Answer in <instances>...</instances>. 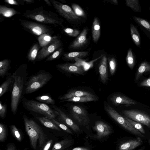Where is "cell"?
I'll return each instance as SVG.
<instances>
[{"label":"cell","instance_id":"e575fe53","mask_svg":"<svg viewBox=\"0 0 150 150\" xmlns=\"http://www.w3.org/2000/svg\"><path fill=\"white\" fill-rule=\"evenodd\" d=\"M35 99L41 103L48 104H54L55 101L50 96L47 95H42L36 97Z\"/></svg>","mask_w":150,"mask_h":150},{"label":"cell","instance_id":"6da1fadb","mask_svg":"<svg viewBox=\"0 0 150 150\" xmlns=\"http://www.w3.org/2000/svg\"><path fill=\"white\" fill-rule=\"evenodd\" d=\"M27 66L26 64L21 65L11 75L14 79L11 95V111L16 114L27 81Z\"/></svg>","mask_w":150,"mask_h":150},{"label":"cell","instance_id":"f5cc1de1","mask_svg":"<svg viewBox=\"0 0 150 150\" xmlns=\"http://www.w3.org/2000/svg\"><path fill=\"white\" fill-rule=\"evenodd\" d=\"M44 1L46 4L49 6H52V4L50 0H44Z\"/></svg>","mask_w":150,"mask_h":150},{"label":"cell","instance_id":"b9f144b4","mask_svg":"<svg viewBox=\"0 0 150 150\" xmlns=\"http://www.w3.org/2000/svg\"><path fill=\"white\" fill-rule=\"evenodd\" d=\"M63 31L69 35L73 37L77 36L80 33L79 30L70 28H64L63 29Z\"/></svg>","mask_w":150,"mask_h":150},{"label":"cell","instance_id":"f1b7e54d","mask_svg":"<svg viewBox=\"0 0 150 150\" xmlns=\"http://www.w3.org/2000/svg\"><path fill=\"white\" fill-rule=\"evenodd\" d=\"M36 118L45 127L53 129L60 130L59 128L48 118L45 117H36Z\"/></svg>","mask_w":150,"mask_h":150},{"label":"cell","instance_id":"ee69618b","mask_svg":"<svg viewBox=\"0 0 150 150\" xmlns=\"http://www.w3.org/2000/svg\"><path fill=\"white\" fill-rule=\"evenodd\" d=\"M6 136V130L4 125L2 123L0 124V141L2 142L5 140Z\"/></svg>","mask_w":150,"mask_h":150},{"label":"cell","instance_id":"f907efd6","mask_svg":"<svg viewBox=\"0 0 150 150\" xmlns=\"http://www.w3.org/2000/svg\"><path fill=\"white\" fill-rule=\"evenodd\" d=\"M7 150H16L15 146L13 144H10L8 145Z\"/></svg>","mask_w":150,"mask_h":150},{"label":"cell","instance_id":"d590c367","mask_svg":"<svg viewBox=\"0 0 150 150\" xmlns=\"http://www.w3.org/2000/svg\"><path fill=\"white\" fill-rule=\"evenodd\" d=\"M126 59L128 67L131 69H132L134 65L135 59L132 49H129Z\"/></svg>","mask_w":150,"mask_h":150},{"label":"cell","instance_id":"e0dca14e","mask_svg":"<svg viewBox=\"0 0 150 150\" xmlns=\"http://www.w3.org/2000/svg\"><path fill=\"white\" fill-rule=\"evenodd\" d=\"M88 30L84 28L75 40L71 44L69 48H78L83 46L87 42L86 36Z\"/></svg>","mask_w":150,"mask_h":150},{"label":"cell","instance_id":"60d3db41","mask_svg":"<svg viewBox=\"0 0 150 150\" xmlns=\"http://www.w3.org/2000/svg\"><path fill=\"white\" fill-rule=\"evenodd\" d=\"M11 128L12 133L14 137L18 141H21L22 139L21 135L17 127L14 125H12Z\"/></svg>","mask_w":150,"mask_h":150},{"label":"cell","instance_id":"30bf717a","mask_svg":"<svg viewBox=\"0 0 150 150\" xmlns=\"http://www.w3.org/2000/svg\"><path fill=\"white\" fill-rule=\"evenodd\" d=\"M71 112L73 118L81 125H88L89 118L88 113L83 107L74 105L71 106Z\"/></svg>","mask_w":150,"mask_h":150},{"label":"cell","instance_id":"681fc988","mask_svg":"<svg viewBox=\"0 0 150 150\" xmlns=\"http://www.w3.org/2000/svg\"><path fill=\"white\" fill-rule=\"evenodd\" d=\"M71 150H90V149L86 147H76L73 148Z\"/></svg>","mask_w":150,"mask_h":150},{"label":"cell","instance_id":"ba28073f","mask_svg":"<svg viewBox=\"0 0 150 150\" xmlns=\"http://www.w3.org/2000/svg\"><path fill=\"white\" fill-rule=\"evenodd\" d=\"M54 8L60 15L68 21H76L80 19L69 6L55 0H50Z\"/></svg>","mask_w":150,"mask_h":150},{"label":"cell","instance_id":"816d5d0a","mask_svg":"<svg viewBox=\"0 0 150 150\" xmlns=\"http://www.w3.org/2000/svg\"><path fill=\"white\" fill-rule=\"evenodd\" d=\"M24 3L27 4H30L34 2L35 1L34 0H23Z\"/></svg>","mask_w":150,"mask_h":150},{"label":"cell","instance_id":"7402d4cb","mask_svg":"<svg viewBox=\"0 0 150 150\" xmlns=\"http://www.w3.org/2000/svg\"><path fill=\"white\" fill-rule=\"evenodd\" d=\"M57 38V36H52L49 35L44 34L39 36L38 40L40 46L42 47L51 43Z\"/></svg>","mask_w":150,"mask_h":150},{"label":"cell","instance_id":"bcb514c9","mask_svg":"<svg viewBox=\"0 0 150 150\" xmlns=\"http://www.w3.org/2000/svg\"><path fill=\"white\" fill-rule=\"evenodd\" d=\"M6 112V106L5 104H3L1 101L0 102V116L1 118L4 117Z\"/></svg>","mask_w":150,"mask_h":150},{"label":"cell","instance_id":"7c38bea8","mask_svg":"<svg viewBox=\"0 0 150 150\" xmlns=\"http://www.w3.org/2000/svg\"><path fill=\"white\" fill-rule=\"evenodd\" d=\"M93 128L96 132L95 137L99 139L109 135L112 132L109 125L101 121H96Z\"/></svg>","mask_w":150,"mask_h":150},{"label":"cell","instance_id":"7a4b0ae2","mask_svg":"<svg viewBox=\"0 0 150 150\" xmlns=\"http://www.w3.org/2000/svg\"><path fill=\"white\" fill-rule=\"evenodd\" d=\"M23 16L40 23L54 26L62 25L61 19L55 13L44 9L42 6L27 10L22 14Z\"/></svg>","mask_w":150,"mask_h":150},{"label":"cell","instance_id":"603a6c76","mask_svg":"<svg viewBox=\"0 0 150 150\" xmlns=\"http://www.w3.org/2000/svg\"><path fill=\"white\" fill-rule=\"evenodd\" d=\"M0 14L7 18L11 17L16 14H21L20 13L15 9L3 5L0 6Z\"/></svg>","mask_w":150,"mask_h":150},{"label":"cell","instance_id":"9a60e30c","mask_svg":"<svg viewBox=\"0 0 150 150\" xmlns=\"http://www.w3.org/2000/svg\"><path fill=\"white\" fill-rule=\"evenodd\" d=\"M110 100L113 105L116 106L120 105L129 106L135 105L137 103L135 101L128 97L120 94H116L110 97Z\"/></svg>","mask_w":150,"mask_h":150},{"label":"cell","instance_id":"d6a6232c","mask_svg":"<svg viewBox=\"0 0 150 150\" xmlns=\"http://www.w3.org/2000/svg\"><path fill=\"white\" fill-rule=\"evenodd\" d=\"M126 5L135 12H141V7L138 0H126Z\"/></svg>","mask_w":150,"mask_h":150},{"label":"cell","instance_id":"d4e9b609","mask_svg":"<svg viewBox=\"0 0 150 150\" xmlns=\"http://www.w3.org/2000/svg\"><path fill=\"white\" fill-rule=\"evenodd\" d=\"M130 31L132 40L138 47L140 45L141 42V38L136 27L133 24H130Z\"/></svg>","mask_w":150,"mask_h":150},{"label":"cell","instance_id":"9c48e42d","mask_svg":"<svg viewBox=\"0 0 150 150\" xmlns=\"http://www.w3.org/2000/svg\"><path fill=\"white\" fill-rule=\"evenodd\" d=\"M122 112L125 116L134 121L150 128V116L141 111L135 110H124Z\"/></svg>","mask_w":150,"mask_h":150},{"label":"cell","instance_id":"52a82bcc","mask_svg":"<svg viewBox=\"0 0 150 150\" xmlns=\"http://www.w3.org/2000/svg\"><path fill=\"white\" fill-rule=\"evenodd\" d=\"M104 108L110 117L125 129L135 135L142 137H144L142 133L135 129L124 117L110 105L108 104L105 105Z\"/></svg>","mask_w":150,"mask_h":150},{"label":"cell","instance_id":"484cf974","mask_svg":"<svg viewBox=\"0 0 150 150\" xmlns=\"http://www.w3.org/2000/svg\"><path fill=\"white\" fill-rule=\"evenodd\" d=\"M72 143L71 140L65 139L56 143L53 146L52 150H64L71 146Z\"/></svg>","mask_w":150,"mask_h":150},{"label":"cell","instance_id":"db71d44e","mask_svg":"<svg viewBox=\"0 0 150 150\" xmlns=\"http://www.w3.org/2000/svg\"><path fill=\"white\" fill-rule=\"evenodd\" d=\"M112 1L115 4H118V1L117 0H112Z\"/></svg>","mask_w":150,"mask_h":150},{"label":"cell","instance_id":"2e32d148","mask_svg":"<svg viewBox=\"0 0 150 150\" xmlns=\"http://www.w3.org/2000/svg\"><path fill=\"white\" fill-rule=\"evenodd\" d=\"M94 95L88 91L82 90H72L69 91L63 96L59 97L58 99L61 101L73 97Z\"/></svg>","mask_w":150,"mask_h":150},{"label":"cell","instance_id":"f546056e","mask_svg":"<svg viewBox=\"0 0 150 150\" xmlns=\"http://www.w3.org/2000/svg\"><path fill=\"white\" fill-rule=\"evenodd\" d=\"M88 54L87 52H74L65 54L63 58L67 60L74 59L76 58H81L87 56Z\"/></svg>","mask_w":150,"mask_h":150},{"label":"cell","instance_id":"ffe728a7","mask_svg":"<svg viewBox=\"0 0 150 150\" xmlns=\"http://www.w3.org/2000/svg\"><path fill=\"white\" fill-rule=\"evenodd\" d=\"M92 36L94 42L99 40L100 34V27L99 21L97 17L94 19L92 28Z\"/></svg>","mask_w":150,"mask_h":150},{"label":"cell","instance_id":"c3c4849f","mask_svg":"<svg viewBox=\"0 0 150 150\" xmlns=\"http://www.w3.org/2000/svg\"><path fill=\"white\" fill-rule=\"evenodd\" d=\"M53 140H50L48 141L44 145L42 150H49L52 143Z\"/></svg>","mask_w":150,"mask_h":150},{"label":"cell","instance_id":"836d02e7","mask_svg":"<svg viewBox=\"0 0 150 150\" xmlns=\"http://www.w3.org/2000/svg\"><path fill=\"white\" fill-rule=\"evenodd\" d=\"M133 20L137 24L146 29L150 32V22L141 18L133 16Z\"/></svg>","mask_w":150,"mask_h":150},{"label":"cell","instance_id":"f35d334b","mask_svg":"<svg viewBox=\"0 0 150 150\" xmlns=\"http://www.w3.org/2000/svg\"><path fill=\"white\" fill-rule=\"evenodd\" d=\"M63 50L62 48L58 49L50 55L46 59V61H51L57 58L60 55Z\"/></svg>","mask_w":150,"mask_h":150},{"label":"cell","instance_id":"8992f818","mask_svg":"<svg viewBox=\"0 0 150 150\" xmlns=\"http://www.w3.org/2000/svg\"><path fill=\"white\" fill-rule=\"evenodd\" d=\"M20 24L24 30L34 35L40 36L44 34L51 35L52 29L46 25L34 21L20 19Z\"/></svg>","mask_w":150,"mask_h":150},{"label":"cell","instance_id":"8fae6325","mask_svg":"<svg viewBox=\"0 0 150 150\" xmlns=\"http://www.w3.org/2000/svg\"><path fill=\"white\" fill-rule=\"evenodd\" d=\"M62 45L58 37L51 43L43 47L38 52L36 61L42 60L60 48Z\"/></svg>","mask_w":150,"mask_h":150},{"label":"cell","instance_id":"4316f807","mask_svg":"<svg viewBox=\"0 0 150 150\" xmlns=\"http://www.w3.org/2000/svg\"><path fill=\"white\" fill-rule=\"evenodd\" d=\"M40 48L37 43L32 47L27 55V58L29 61L33 62L36 60Z\"/></svg>","mask_w":150,"mask_h":150},{"label":"cell","instance_id":"d6986e66","mask_svg":"<svg viewBox=\"0 0 150 150\" xmlns=\"http://www.w3.org/2000/svg\"><path fill=\"white\" fill-rule=\"evenodd\" d=\"M142 143L141 138L138 137L136 139L131 140L121 144L119 146V150H132Z\"/></svg>","mask_w":150,"mask_h":150},{"label":"cell","instance_id":"cb8c5ba5","mask_svg":"<svg viewBox=\"0 0 150 150\" xmlns=\"http://www.w3.org/2000/svg\"><path fill=\"white\" fill-rule=\"evenodd\" d=\"M102 56V55H101L98 58L89 62H86L80 58H76L74 59L76 62L74 64L78 66L81 67L84 70L86 71V70H87L91 67L93 66L94 62Z\"/></svg>","mask_w":150,"mask_h":150},{"label":"cell","instance_id":"8d00e7d4","mask_svg":"<svg viewBox=\"0 0 150 150\" xmlns=\"http://www.w3.org/2000/svg\"><path fill=\"white\" fill-rule=\"evenodd\" d=\"M72 9L75 14L77 16L85 17V13L83 9L78 5L72 4L71 5Z\"/></svg>","mask_w":150,"mask_h":150},{"label":"cell","instance_id":"4dcf8cb0","mask_svg":"<svg viewBox=\"0 0 150 150\" xmlns=\"http://www.w3.org/2000/svg\"><path fill=\"white\" fill-rule=\"evenodd\" d=\"M14 79L11 76H9L0 86V97H1L7 91L10 86L13 83Z\"/></svg>","mask_w":150,"mask_h":150},{"label":"cell","instance_id":"3957f363","mask_svg":"<svg viewBox=\"0 0 150 150\" xmlns=\"http://www.w3.org/2000/svg\"><path fill=\"white\" fill-rule=\"evenodd\" d=\"M25 129L29 136L32 147L36 149L37 144L39 141L40 148H42L45 142V136L39 125L33 120L29 119L26 116H23Z\"/></svg>","mask_w":150,"mask_h":150},{"label":"cell","instance_id":"680465c9","mask_svg":"<svg viewBox=\"0 0 150 150\" xmlns=\"http://www.w3.org/2000/svg\"></svg>","mask_w":150,"mask_h":150},{"label":"cell","instance_id":"5bb4252c","mask_svg":"<svg viewBox=\"0 0 150 150\" xmlns=\"http://www.w3.org/2000/svg\"><path fill=\"white\" fill-rule=\"evenodd\" d=\"M56 68L59 70L67 73H72L83 75L84 71L81 67L78 66L74 64L66 63L57 64L56 65Z\"/></svg>","mask_w":150,"mask_h":150},{"label":"cell","instance_id":"4fadbf2b","mask_svg":"<svg viewBox=\"0 0 150 150\" xmlns=\"http://www.w3.org/2000/svg\"><path fill=\"white\" fill-rule=\"evenodd\" d=\"M52 107L54 110L57 112L58 113V116L62 122L75 132H80L81 130L79 127L59 107L55 105H53Z\"/></svg>","mask_w":150,"mask_h":150},{"label":"cell","instance_id":"277c9868","mask_svg":"<svg viewBox=\"0 0 150 150\" xmlns=\"http://www.w3.org/2000/svg\"><path fill=\"white\" fill-rule=\"evenodd\" d=\"M52 77L50 74L42 70L32 75L26 82L25 93L29 94L37 91L47 84Z\"/></svg>","mask_w":150,"mask_h":150},{"label":"cell","instance_id":"74e56055","mask_svg":"<svg viewBox=\"0 0 150 150\" xmlns=\"http://www.w3.org/2000/svg\"><path fill=\"white\" fill-rule=\"evenodd\" d=\"M124 117L132 124L135 129L142 134H144L145 133V131L140 123L132 120L125 116Z\"/></svg>","mask_w":150,"mask_h":150},{"label":"cell","instance_id":"ac0fdd59","mask_svg":"<svg viewBox=\"0 0 150 150\" xmlns=\"http://www.w3.org/2000/svg\"><path fill=\"white\" fill-rule=\"evenodd\" d=\"M98 70L101 82L104 84L108 79L107 58L105 55L103 56L101 60Z\"/></svg>","mask_w":150,"mask_h":150},{"label":"cell","instance_id":"ab89813d","mask_svg":"<svg viewBox=\"0 0 150 150\" xmlns=\"http://www.w3.org/2000/svg\"><path fill=\"white\" fill-rule=\"evenodd\" d=\"M109 63L110 73L111 75H113L115 73L116 67V63L115 59L114 57L109 59Z\"/></svg>","mask_w":150,"mask_h":150},{"label":"cell","instance_id":"5b68a950","mask_svg":"<svg viewBox=\"0 0 150 150\" xmlns=\"http://www.w3.org/2000/svg\"><path fill=\"white\" fill-rule=\"evenodd\" d=\"M23 104L28 110L42 115L51 120L58 115L57 111L44 103L28 100L24 101Z\"/></svg>","mask_w":150,"mask_h":150},{"label":"cell","instance_id":"1f68e13d","mask_svg":"<svg viewBox=\"0 0 150 150\" xmlns=\"http://www.w3.org/2000/svg\"><path fill=\"white\" fill-rule=\"evenodd\" d=\"M150 71V64L147 62H142L139 66L135 80H138L144 73Z\"/></svg>","mask_w":150,"mask_h":150},{"label":"cell","instance_id":"7bdbcfd3","mask_svg":"<svg viewBox=\"0 0 150 150\" xmlns=\"http://www.w3.org/2000/svg\"><path fill=\"white\" fill-rule=\"evenodd\" d=\"M51 120L56 125H57L59 127L64 130L66 132L70 134H72V132H71V130L64 124L59 122L55 120L54 119H52Z\"/></svg>","mask_w":150,"mask_h":150},{"label":"cell","instance_id":"6f0895ef","mask_svg":"<svg viewBox=\"0 0 150 150\" xmlns=\"http://www.w3.org/2000/svg\"><path fill=\"white\" fill-rule=\"evenodd\" d=\"M149 142H150V139L149 140Z\"/></svg>","mask_w":150,"mask_h":150},{"label":"cell","instance_id":"83f0119b","mask_svg":"<svg viewBox=\"0 0 150 150\" xmlns=\"http://www.w3.org/2000/svg\"><path fill=\"white\" fill-rule=\"evenodd\" d=\"M11 61L6 59L0 61V76L3 78L6 75L10 66Z\"/></svg>","mask_w":150,"mask_h":150},{"label":"cell","instance_id":"7dc6e473","mask_svg":"<svg viewBox=\"0 0 150 150\" xmlns=\"http://www.w3.org/2000/svg\"><path fill=\"white\" fill-rule=\"evenodd\" d=\"M140 85L143 86L150 87V78L140 83Z\"/></svg>","mask_w":150,"mask_h":150},{"label":"cell","instance_id":"f6af8a7d","mask_svg":"<svg viewBox=\"0 0 150 150\" xmlns=\"http://www.w3.org/2000/svg\"><path fill=\"white\" fill-rule=\"evenodd\" d=\"M4 1L5 3L10 5L17 6L23 5L24 3L23 0H5Z\"/></svg>","mask_w":150,"mask_h":150},{"label":"cell","instance_id":"11a10c76","mask_svg":"<svg viewBox=\"0 0 150 150\" xmlns=\"http://www.w3.org/2000/svg\"><path fill=\"white\" fill-rule=\"evenodd\" d=\"M145 148V147L144 146L142 147L141 148L139 149H138L137 150H143Z\"/></svg>","mask_w":150,"mask_h":150},{"label":"cell","instance_id":"9f6ffc18","mask_svg":"<svg viewBox=\"0 0 150 150\" xmlns=\"http://www.w3.org/2000/svg\"><path fill=\"white\" fill-rule=\"evenodd\" d=\"M149 11H150V7H149Z\"/></svg>","mask_w":150,"mask_h":150},{"label":"cell","instance_id":"44dd1931","mask_svg":"<svg viewBox=\"0 0 150 150\" xmlns=\"http://www.w3.org/2000/svg\"><path fill=\"white\" fill-rule=\"evenodd\" d=\"M98 100V98L95 95L93 96H84L79 97H73L62 101L63 102H86L95 101Z\"/></svg>","mask_w":150,"mask_h":150}]
</instances>
